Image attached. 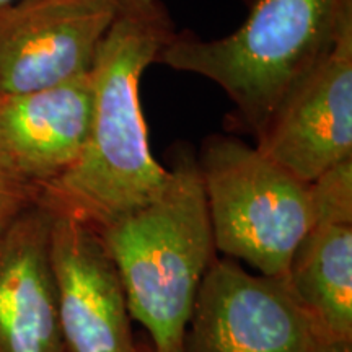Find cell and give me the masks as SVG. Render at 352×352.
I'll return each mask as SVG.
<instances>
[{"label":"cell","instance_id":"cell-1","mask_svg":"<svg viewBox=\"0 0 352 352\" xmlns=\"http://www.w3.org/2000/svg\"><path fill=\"white\" fill-rule=\"evenodd\" d=\"M173 34L160 0H120L91 69L85 147L63 176L39 189L38 202L100 230L164 191L170 170L152 155L140 80Z\"/></svg>","mask_w":352,"mask_h":352},{"label":"cell","instance_id":"cell-2","mask_svg":"<svg viewBox=\"0 0 352 352\" xmlns=\"http://www.w3.org/2000/svg\"><path fill=\"white\" fill-rule=\"evenodd\" d=\"M168 170L155 199L98 230L152 352H182L197 290L217 252L196 157L178 152Z\"/></svg>","mask_w":352,"mask_h":352},{"label":"cell","instance_id":"cell-3","mask_svg":"<svg viewBox=\"0 0 352 352\" xmlns=\"http://www.w3.org/2000/svg\"><path fill=\"white\" fill-rule=\"evenodd\" d=\"M349 16L352 0H259L228 36L175 33L157 63L219 85L235 107L239 124L258 139Z\"/></svg>","mask_w":352,"mask_h":352},{"label":"cell","instance_id":"cell-4","mask_svg":"<svg viewBox=\"0 0 352 352\" xmlns=\"http://www.w3.org/2000/svg\"><path fill=\"white\" fill-rule=\"evenodd\" d=\"M197 168L215 250L259 274L287 276L314 226L310 186L256 148L228 135L204 140Z\"/></svg>","mask_w":352,"mask_h":352},{"label":"cell","instance_id":"cell-5","mask_svg":"<svg viewBox=\"0 0 352 352\" xmlns=\"http://www.w3.org/2000/svg\"><path fill=\"white\" fill-rule=\"evenodd\" d=\"M324 342L285 277L226 258L202 279L182 352H320Z\"/></svg>","mask_w":352,"mask_h":352},{"label":"cell","instance_id":"cell-6","mask_svg":"<svg viewBox=\"0 0 352 352\" xmlns=\"http://www.w3.org/2000/svg\"><path fill=\"white\" fill-rule=\"evenodd\" d=\"M120 0H33L0 13V96L88 76Z\"/></svg>","mask_w":352,"mask_h":352},{"label":"cell","instance_id":"cell-7","mask_svg":"<svg viewBox=\"0 0 352 352\" xmlns=\"http://www.w3.org/2000/svg\"><path fill=\"white\" fill-rule=\"evenodd\" d=\"M256 148L307 184L352 158V16L285 96Z\"/></svg>","mask_w":352,"mask_h":352},{"label":"cell","instance_id":"cell-8","mask_svg":"<svg viewBox=\"0 0 352 352\" xmlns=\"http://www.w3.org/2000/svg\"><path fill=\"white\" fill-rule=\"evenodd\" d=\"M51 261L67 352H144L120 272L95 227L52 212Z\"/></svg>","mask_w":352,"mask_h":352},{"label":"cell","instance_id":"cell-9","mask_svg":"<svg viewBox=\"0 0 352 352\" xmlns=\"http://www.w3.org/2000/svg\"><path fill=\"white\" fill-rule=\"evenodd\" d=\"M91 72L60 85L0 96V164L38 189L82 155L91 121Z\"/></svg>","mask_w":352,"mask_h":352},{"label":"cell","instance_id":"cell-10","mask_svg":"<svg viewBox=\"0 0 352 352\" xmlns=\"http://www.w3.org/2000/svg\"><path fill=\"white\" fill-rule=\"evenodd\" d=\"M51 226L52 212L36 201L0 233V352H67Z\"/></svg>","mask_w":352,"mask_h":352},{"label":"cell","instance_id":"cell-11","mask_svg":"<svg viewBox=\"0 0 352 352\" xmlns=\"http://www.w3.org/2000/svg\"><path fill=\"white\" fill-rule=\"evenodd\" d=\"M285 279L324 341H352V223H314Z\"/></svg>","mask_w":352,"mask_h":352},{"label":"cell","instance_id":"cell-12","mask_svg":"<svg viewBox=\"0 0 352 352\" xmlns=\"http://www.w3.org/2000/svg\"><path fill=\"white\" fill-rule=\"evenodd\" d=\"M308 186L314 223H352V158L331 166Z\"/></svg>","mask_w":352,"mask_h":352},{"label":"cell","instance_id":"cell-13","mask_svg":"<svg viewBox=\"0 0 352 352\" xmlns=\"http://www.w3.org/2000/svg\"><path fill=\"white\" fill-rule=\"evenodd\" d=\"M38 201V189L0 164V233Z\"/></svg>","mask_w":352,"mask_h":352},{"label":"cell","instance_id":"cell-14","mask_svg":"<svg viewBox=\"0 0 352 352\" xmlns=\"http://www.w3.org/2000/svg\"><path fill=\"white\" fill-rule=\"evenodd\" d=\"M320 352H352V341L324 342Z\"/></svg>","mask_w":352,"mask_h":352},{"label":"cell","instance_id":"cell-15","mask_svg":"<svg viewBox=\"0 0 352 352\" xmlns=\"http://www.w3.org/2000/svg\"><path fill=\"white\" fill-rule=\"evenodd\" d=\"M25 2H33V0H0V13L8 10V8L20 6V3Z\"/></svg>","mask_w":352,"mask_h":352}]
</instances>
